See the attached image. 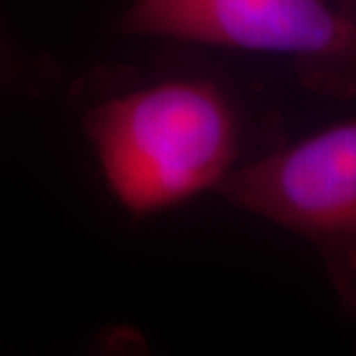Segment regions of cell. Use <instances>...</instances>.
<instances>
[{
    "instance_id": "obj_3",
    "label": "cell",
    "mask_w": 356,
    "mask_h": 356,
    "mask_svg": "<svg viewBox=\"0 0 356 356\" xmlns=\"http://www.w3.org/2000/svg\"><path fill=\"white\" fill-rule=\"evenodd\" d=\"M216 192L305 240L356 317V117L236 166Z\"/></svg>"
},
{
    "instance_id": "obj_2",
    "label": "cell",
    "mask_w": 356,
    "mask_h": 356,
    "mask_svg": "<svg viewBox=\"0 0 356 356\" xmlns=\"http://www.w3.org/2000/svg\"><path fill=\"white\" fill-rule=\"evenodd\" d=\"M119 28L280 56L313 93L356 97V0H133Z\"/></svg>"
},
{
    "instance_id": "obj_1",
    "label": "cell",
    "mask_w": 356,
    "mask_h": 356,
    "mask_svg": "<svg viewBox=\"0 0 356 356\" xmlns=\"http://www.w3.org/2000/svg\"><path fill=\"white\" fill-rule=\"evenodd\" d=\"M81 125L113 198L151 216L218 191L236 168V107L206 79H163L89 95Z\"/></svg>"
}]
</instances>
